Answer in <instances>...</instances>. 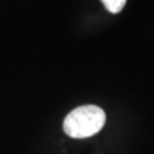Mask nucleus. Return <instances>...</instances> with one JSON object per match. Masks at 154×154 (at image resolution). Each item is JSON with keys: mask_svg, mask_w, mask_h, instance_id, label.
<instances>
[{"mask_svg": "<svg viewBox=\"0 0 154 154\" xmlns=\"http://www.w3.org/2000/svg\"><path fill=\"white\" fill-rule=\"evenodd\" d=\"M105 112L98 106L85 105L77 107L65 118L63 128L72 138H87L94 136L103 128Z\"/></svg>", "mask_w": 154, "mask_h": 154, "instance_id": "nucleus-1", "label": "nucleus"}, {"mask_svg": "<svg viewBox=\"0 0 154 154\" xmlns=\"http://www.w3.org/2000/svg\"><path fill=\"white\" fill-rule=\"evenodd\" d=\"M105 8L112 14H116L122 11V8L126 5L127 0H102Z\"/></svg>", "mask_w": 154, "mask_h": 154, "instance_id": "nucleus-2", "label": "nucleus"}]
</instances>
